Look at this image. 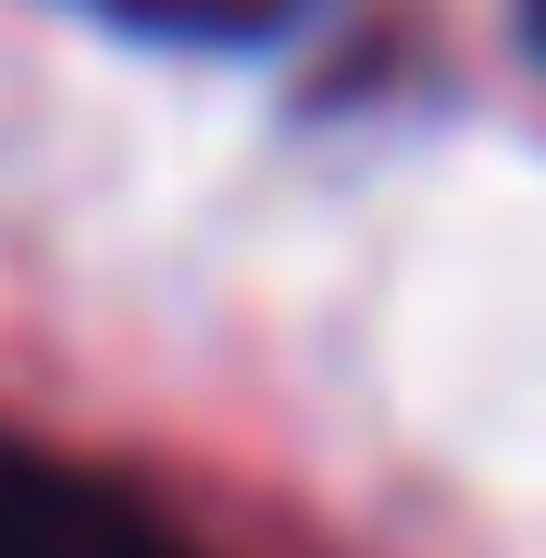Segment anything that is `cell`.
I'll use <instances>...</instances> for the list:
<instances>
[{"label":"cell","instance_id":"6da1fadb","mask_svg":"<svg viewBox=\"0 0 546 558\" xmlns=\"http://www.w3.org/2000/svg\"><path fill=\"white\" fill-rule=\"evenodd\" d=\"M0 558H186V546H162L137 509L87 497V484H62V472L0 459Z\"/></svg>","mask_w":546,"mask_h":558},{"label":"cell","instance_id":"7a4b0ae2","mask_svg":"<svg viewBox=\"0 0 546 558\" xmlns=\"http://www.w3.org/2000/svg\"><path fill=\"white\" fill-rule=\"evenodd\" d=\"M75 13L124 25V38H162V50H274V38H299L324 0H75Z\"/></svg>","mask_w":546,"mask_h":558},{"label":"cell","instance_id":"3957f363","mask_svg":"<svg viewBox=\"0 0 546 558\" xmlns=\"http://www.w3.org/2000/svg\"><path fill=\"white\" fill-rule=\"evenodd\" d=\"M522 38H534V50H546V0H522Z\"/></svg>","mask_w":546,"mask_h":558}]
</instances>
